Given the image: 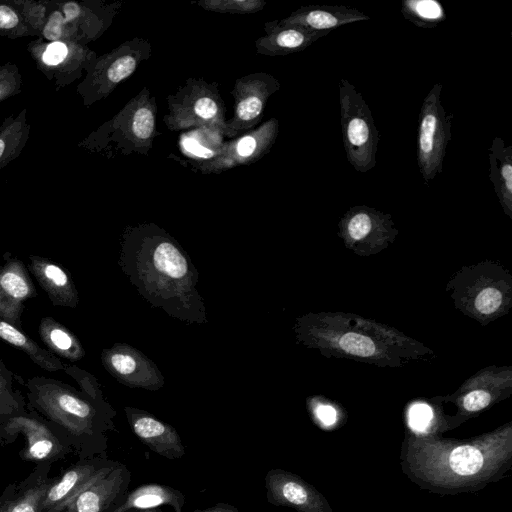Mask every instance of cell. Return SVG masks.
<instances>
[{
	"label": "cell",
	"instance_id": "cell-1",
	"mask_svg": "<svg viewBox=\"0 0 512 512\" xmlns=\"http://www.w3.org/2000/svg\"><path fill=\"white\" fill-rule=\"evenodd\" d=\"M399 464L420 489L440 496L474 493L512 468V422L466 439L406 430Z\"/></svg>",
	"mask_w": 512,
	"mask_h": 512
},
{
	"label": "cell",
	"instance_id": "cell-2",
	"mask_svg": "<svg viewBox=\"0 0 512 512\" xmlns=\"http://www.w3.org/2000/svg\"><path fill=\"white\" fill-rule=\"evenodd\" d=\"M119 265L152 306L189 324L207 323L199 274L182 246L155 223L127 226Z\"/></svg>",
	"mask_w": 512,
	"mask_h": 512
},
{
	"label": "cell",
	"instance_id": "cell-3",
	"mask_svg": "<svg viewBox=\"0 0 512 512\" xmlns=\"http://www.w3.org/2000/svg\"><path fill=\"white\" fill-rule=\"evenodd\" d=\"M296 340L328 358L401 367L434 357L423 343L372 319L344 312L307 313L296 319Z\"/></svg>",
	"mask_w": 512,
	"mask_h": 512
},
{
	"label": "cell",
	"instance_id": "cell-4",
	"mask_svg": "<svg viewBox=\"0 0 512 512\" xmlns=\"http://www.w3.org/2000/svg\"><path fill=\"white\" fill-rule=\"evenodd\" d=\"M33 407L68 436L80 458L106 456L116 412L100 397L84 398L51 379L29 385Z\"/></svg>",
	"mask_w": 512,
	"mask_h": 512
},
{
	"label": "cell",
	"instance_id": "cell-5",
	"mask_svg": "<svg viewBox=\"0 0 512 512\" xmlns=\"http://www.w3.org/2000/svg\"><path fill=\"white\" fill-rule=\"evenodd\" d=\"M156 119V98L148 87H144L78 146L108 158L148 155L154 139L161 134L157 130Z\"/></svg>",
	"mask_w": 512,
	"mask_h": 512
},
{
	"label": "cell",
	"instance_id": "cell-6",
	"mask_svg": "<svg viewBox=\"0 0 512 512\" xmlns=\"http://www.w3.org/2000/svg\"><path fill=\"white\" fill-rule=\"evenodd\" d=\"M456 309L487 325L506 315L512 306V275L499 262L483 260L463 266L447 282Z\"/></svg>",
	"mask_w": 512,
	"mask_h": 512
},
{
	"label": "cell",
	"instance_id": "cell-7",
	"mask_svg": "<svg viewBox=\"0 0 512 512\" xmlns=\"http://www.w3.org/2000/svg\"><path fill=\"white\" fill-rule=\"evenodd\" d=\"M47 16L38 38L81 45L100 38L120 12L123 2L46 0Z\"/></svg>",
	"mask_w": 512,
	"mask_h": 512
},
{
	"label": "cell",
	"instance_id": "cell-8",
	"mask_svg": "<svg viewBox=\"0 0 512 512\" xmlns=\"http://www.w3.org/2000/svg\"><path fill=\"white\" fill-rule=\"evenodd\" d=\"M512 393V368L490 366L467 379L453 394L435 397L443 404H451L454 413L441 418L432 433L441 435L478 416Z\"/></svg>",
	"mask_w": 512,
	"mask_h": 512
},
{
	"label": "cell",
	"instance_id": "cell-9",
	"mask_svg": "<svg viewBox=\"0 0 512 512\" xmlns=\"http://www.w3.org/2000/svg\"><path fill=\"white\" fill-rule=\"evenodd\" d=\"M168 113L163 122L171 131L214 129L222 132L226 108L217 82L189 77L167 96Z\"/></svg>",
	"mask_w": 512,
	"mask_h": 512
},
{
	"label": "cell",
	"instance_id": "cell-10",
	"mask_svg": "<svg viewBox=\"0 0 512 512\" xmlns=\"http://www.w3.org/2000/svg\"><path fill=\"white\" fill-rule=\"evenodd\" d=\"M151 52L148 39L134 37L107 53L97 55L76 87L83 105L90 107L107 98L120 83L135 73L143 61L150 58Z\"/></svg>",
	"mask_w": 512,
	"mask_h": 512
},
{
	"label": "cell",
	"instance_id": "cell-11",
	"mask_svg": "<svg viewBox=\"0 0 512 512\" xmlns=\"http://www.w3.org/2000/svg\"><path fill=\"white\" fill-rule=\"evenodd\" d=\"M339 104L347 160L357 172H368L376 166L380 139L371 110L362 94L346 79L339 81Z\"/></svg>",
	"mask_w": 512,
	"mask_h": 512
},
{
	"label": "cell",
	"instance_id": "cell-12",
	"mask_svg": "<svg viewBox=\"0 0 512 512\" xmlns=\"http://www.w3.org/2000/svg\"><path fill=\"white\" fill-rule=\"evenodd\" d=\"M442 84L435 83L421 105L416 138V158L422 178L428 184L442 172L451 140L452 114L441 100Z\"/></svg>",
	"mask_w": 512,
	"mask_h": 512
},
{
	"label": "cell",
	"instance_id": "cell-13",
	"mask_svg": "<svg viewBox=\"0 0 512 512\" xmlns=\"http://www.w3.org/2000/svg\"><path fill=\"white\" fill-rule=\"evenodd\" d=\"M5 443H12L23 435L25 446L19 452L21 459L38 463H50L74 453L68 436L57 425L25 414L8 416L0 424Z\"/></svg>",
	"mask_w": 512,
	"mask_h": 512
},
{
	"label": "cell",
	"instance_id": "cell-14",
	"mask_svg": "<svg viewBox=\"0 0 512 512\" xmlns=\"http://www.w3.org/2000/svg\"><path fill=\"white\" fill-rule=\"evenodd\" d=\"M398 233L390 214L366 205L350 207L338 222V236L360 256L381 252L394 242Z\"/></svg>",
	"mask_w": 512,
	"mask_h": 512
},
{
	"label": "cell",
	"instance_id": "cell-15",
	"mask_svg": "<svg viewBox=\"0 0 512 512\" xmlns=\"http://www.w3.org/2000/svg\"><path fill=\"white\" fill-rule=\"evenodd\" d=\"M27 51L37 69L61 90L85 73L97 54L87 45L69 41H46L36 38L27 44Z\"/></svg>",
	"mask_w": 512,
	"mask_h": 512
},
{
	"label": "cell",
	"instance_id": "cell-16",
	"mask_svg": "<svg viewBox=\"0 0 512 512\" xmlns=\"http://www.w3.org/2000/svg\"><path fill=\"white\" fill-rule=\"evenodd\" d=\"M279 89V81L267 72H254L238 78L231 91L233 115L226 120L223 137L233 139L254 129L263 118L269 98Z\"/></svg>",
	"mask_w": 512,
	"mask_h": 512
},
{
	"label": "cell",
	"instance_id": "cell-17",
	"mask_svg": "<svg viewBox=\"0 0 512 512\" xmlns=\"http://www.w3.org/2000/svg\"><path fill=\"white\" fill-rule=\"evenodd\" d=\"M278 133V119L270 118L260 126L222 143L213 158L192 166L204 174H219L238 166L250 165L269 153Z\"/></svg>",
	"mask_w": 512,
	"mask_h": 512
},
{
	"label": "cell",
	"instance_id": "cell-18",
	"mask_svg": "<svg viewBox=\"0 0 512 512\" xmlns=\"http://www.w3.org/2000/svg\"><path fill=\"white\" fill-rule=\"evenodd\" d=\"M101 361L109 374L128 387L156 391L164 386V376L157 365L128 344L116 343L104 349Z\"/></svg>",
	"mask_w": 512,
	"mask_h": 512
},
{
	"label": "cell",
	"instance_id": "cell-19",
	"mask_svg": "<svg viewBox=\"0 0 512 512\" xmlns=\"http://www.w3.org/2000/svg\"><path fill=\"white\" fill-rule=\"evenodd\" d=\"M267 501L297 512H335L325 496L299 475L271 469L265 475Z\"/></svg>",
	"mask_w": 512,
	"mask_h": 512
},
{
	"label": "cell",
	"instance_id": "cell-20",
	"mask_svg": "<svg viewBox=\"0 0 512 512\" xmlns=\"http://www.w3.org/2000/svg\"><path fill=\"white\" fill-rule=\"evenodd\" d=\"M118 463L103 456L80 458L61 476L54 477L44 495L41 512H62L79 492Z\"/></svg>",
	"mask_w": 512,
	"mask_h": 512
},
{
	"label": "cell",
	"instance_id": "cell-21",
	"mask_svg": "<svg viewBox=\"0 0 512 512\" xmlns=\"http://www.w3.org/2000/svg\"><path fill=\"white\" fill-rule=\"evenodd\" d=\"M132 473L123 463L85 487L62 512H112L122 504Z\"/></svg>",
	"mask_w": 512,
	"mask_h": 512
},
{
	"label": "cell",
	"instance_id": "cell-22",
	"mask_svg": "<svg viewBox=\"0 0 512 512\" xmlns=\"http://www.w3.org/2000/svg\"><path fill=\"white\" fill-rule=\"evenodd\" d=\"M124 412L134 435L150 450L167 459H180L185 446L177 430L151 413L126 406Z\"/></svg>",
	"mask_w": 512,
	"mask_h": 512
},
{
	"label": "cell",
	"instance_id": "cell-23",
	"mask_svg": "<svg viewBox=\"0 0 512 512\" xmlns=\"http://www.w3.org/2000/svg\"><path fill=\"white\" fill-rule=\"evenodd\" d=\"M36 295L27 270L19 259L0 266V318L19 327L24 302Z\"/></svg>",
	"mask_w": 512,
	"mask_h": 512
},
{
	"label": "cell",
	"instance_id": "cell-24",
	"mask_svg": "<svg viewBox=\"0 0 512 512\" xmlns=\"http://www.w3.org/2000/svg\"><path fill=\"white\" fill-rule=\"evenodd\" d=\"M46 16V0H0V36L38 38Z\"/></svg>",
	"mask_w": 512,
	"mask_h": 512
},
{
	"label": "cell",
	"instance_id": "cell-25",
	"mask_svg": "<svg viewBox=\"0 0 512 512\" xmlns=\"http://www.w3.org/2000/svg\"><path fill=\"white\" fill-rule=\"evenodd\" d=\"M50 463H38L21 481L9 484L0 495V512H41L44 495L54 477Z\"/></svg>",
	"mask_w": 512,
	"mask_h": 512
},
{
	"label": "cell",
	"instance_id": "cell-26",
	"mask_svg": "<svg viewBox=\"0 0 512 512\" xmlns=\"http://www.w3.org/2000/svg\"><path fill=\"white\" fill-rule=\"evenodd\" d=\"M265 34L255 41L256 51L264 56H286L305 50L330 32H316L273 20L264 24Z\"/></svg>",
	"mask_w": 512,
	"mask_h": 512
},
{
	"label": "cell",
	"instance_id": "cell-27",
	"mask_svg": "<svg viewBox=\"0 0 512 512\" xmlns=\"http://www.w3.org/2000/svg\"><path fill=\"white\" fill-rule=\"evenodd\" d=\"M370 17L364 12L344 5L301 6L279 21L300 26L316 32H330L343 25L366 21Z\"/></svg>",
	"mask_w": 512,
	"mask_h": 512
},
{
	"label": "cell",
	"instance_id": "cell-28",
	"mask_svg": "<svg viewBox=\"0 0 512 512\" xmlns=\"http://www.w3.org/2000/svg\"><path fill=\"white\" fill-rule=\"evenodd\" d=\"M29 268L55 306L75 308L79 295L67 271L50 259L29 256Z\"/></svg>",
	"mask_w": 512,
	"mask_h": 512
},
{
	"label": "cell",
	"instance_id": "cell-29",
	"mask_svg": "<svg viewBox=\"0 0 512 512\" xmlns=\"http://www.w3.org/2000/svg\"><path fill=\"white\" fill-rule=\"evenodd\" d=\"M489 180L504 213L512 219V145L494 137L488 148Z\"/></svg>",
	"mask_w": 512,
	"mask_h": 512
},
{
	"label": "cell",
	"instance_id": "cell-30",
	"mask_svg": "<svg viewBox=\"0 0 512 512\" xmlns=\"http://www.w3.org/2000/svg\"><path fill=\"white\" fill-rule=\"evenodd\" d=\"M184 504L185 496L181 491L168 485L149 483L128 491L122 504L112 512L152 509L163 505L172 507L175 512H182Z\"/></svg>",
	"mask_w": 512,
	"mask_h": 512
},
{
	"label": "cell",
	"instance_id": "cell-31",
	"mask_svg": "<svg viewBox=\"0 0 512 512\" xmlns=\"http://www.w3.org/2000/svg\"><path fill=\"white\" fill-rule=\"evenodd\" d=\"M30 130L26 108L3 120L0 125V171L21 154L29 139Z\"/></svg>",
	"mask_w": 512,
	"mask_h": 512
},
{
	"label": "cell",
	"instance_id": "cell-32",
	"mask_svg": "<svg viewBox=\"0 0 512 512\" xmlns=\"http://www.w3.org/2000/svg\"><path fill=\"white\" fill-rule=\"evenodd\" d=\"M0 338L23 351L36 365L47 371H60L66 367L51 352L39 346L18 327L0 318Z\"/></svg>",
	"mask_w": 512,
	"mask_h": 512
},
{
	"label": "cell",
	"instance_id": "cell-33",
	"mask_svg": "<svg viewBox=\"0 0 512 512\" xmlns=\"http://www.w3.org/2000/svg\"><path fill=\"white\" fill-rule=\"evenodd\" d=\"M39 335L46 346L62 358L78 361L85 355V350L74 333L52 317L41 319Z\"/></svg>",
	"mask_w": 512,
	"mask_h": 512
},
{
	"label": "cell",
	"instance_id": "cell-34",
	"mask_svg": "<svg viewBox=\"0 0 512 512\" xmlns=\"http://www.w3.org/2000/svg\"><path fill=\"white\" fill-rule=\"evenodd\" d=\"M401 13L405 19L422 28H433L446 19L442 4L436 0H404Z\"/></svg>",
	"mask_w": 512,
	"mask_h": 512
},
{
	"label": "cell",
	"instance_id": "cell-35",
	"mask_svg": "<svg viewBox=\"0 0 512 512\" xmlns=\"http://www.w3.org/2000/svg\"><path fill=\"white\" fill-rule=\"evenodd\" d=\"M191 4L210 12L244 15L261 11L266 2L263 0H200L192 1Z\"/></svg>",
	"mask_w": 512,
	"mask_h": 512
},
{
	"label": "cell",
	"instance_id": "cell-36",
	"mask_svg": "<svg viewBox=\"0 0 512 512\" xmlns=\"http://www.w3.org/2000/svg\"><path fill=\"white\" fill-rule=\"evenodd\" d=\"M307 407L312 419L322 428L334 427L341 418L336 406L322 397L307 399Z\"/></svg>",
	"mask_w": 512,
	"mask_h": 512
},
{
	"label": "cell",
	"instance_id": "cell-37",
	"mask_svg": "<svg viewBox=\"0 0 512 512\" xmlns=\"http://www.w3.org/2000/svg\"><path fill=\"white\" fill-rule=\"evenodd\" d=\"M22 91V76L18 66L6 62L0 66V102L18 95Z\"/></svg>",
	"mask_w": 512,
	"mask_h": 512
},
{
	"label": "cell",
	"instance_id": "cell-38",
	"mask_svg": "<svg viewBox=\"0 0 512 512\" xmlns=\"http://www.w3.org/2000/svg\"><path fill=\"white\" fill-rule=\"evenodd\" d=\"M408 418L410 430L429 432L434 418L433 408L427 402H417L410 407Z\"/></svg>",
	"mask_w": 512,
	"mask_h": 512
},
{
	"label": "cell",
	"instance_id": "cell-39",
	"mask_svg": "<svg viewBox=\"0 0 512 512\" xmlns=\"http://www.w3.org/2000/svg\"><path fill=\"white\" fill-rule=\"evenodd\" d=\"M20 405L15 398L10 381L0 369V417H8L19 411Z\"/></svg>",
	"mask_w": 512,
	"mask_h": 512
},
{
	"label": "cell",
	"instance_id": "cell-40",
	"mask_svg": "<svg viewBox=\"0 0 512 512\" xmlns=\"http://www.w3.org/2000/svg\"><path fill=\"white\" fill-rule=\"evenodd\" d=\"M193 512H240L235 506L228 503H217L206 509H196Z\"/></svg>",
	"mask_w": 512,
	"mask_h": 512
},
{
	"label": "cell",
	"instance_id": "cell-41",
	"mask_svg": "<svg viewBox=\"0 0 512 512\" xmlns=\"http://www.w3.org/2000/svg\"><path fill=\"white\" fill-rule=\"evenodd\" d=\"M127 512H163L162 509L159 508H152V509H142V510H130Z\"/></svg>",
	"mask_w": 512,
	"mask_h": 512
},
{
	"label": "cell",
	"instance_id": "cell-42",
	"mask_svg": "<svg viewBox=\"0 0 512 512\" xmlns=\"http://www.w3.org/2000/svg\"><path fill=\"white\" fill-rule=\"evenodd\" d=\"M3 443H5V441H4V436H3L2 429H1V427H0V446H1Z\"/></svg>",
	"mask_w": 512,
	"mask_h": 512
}]
</instances>
